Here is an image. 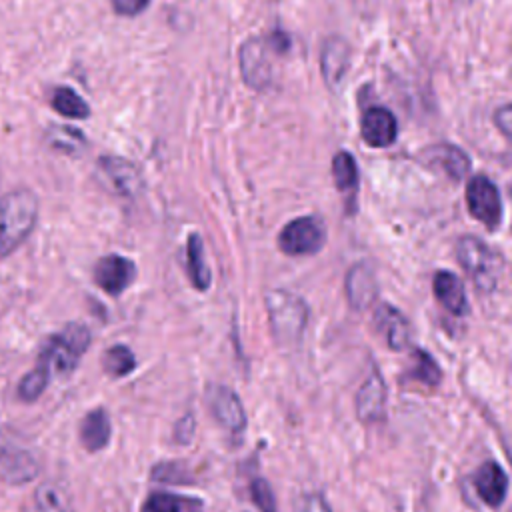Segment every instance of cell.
Segmentation results:
<instances>
[{"label":"cell","instance_id":"1","mask_svg":"<svg viewBox=\"0 0 512 512\" xmlns=\"http://www.w3.org/2000/svg\"><path fill=\"white\" fill-rule=\"evenodd\" d=\"M38 198L28 188L10 190L0 196V256L14 252L34 230Z\"/></svg>","mask_w":512,"mask_h":512},{"label":"cell","instance_id":"2","mask_svg":"<svg viewBox=\"0 0 512 512\" xmlns=\"http://www.w3.org/2000/svg\"><path fill=\"white\" fill-rule=\"evenodd\" d=\"M266 310L274 340L282 346L296 344L308 324V304L300 296L278 288L266 292Z\"/></svg>","mask_w":512,"mask_h":512},{"label":"cell","instance_id":"3","mask_svg":"<svg viewBox=\"0 0 512 512\" xmlns=\"http://www.w3.org/2000/svg\"><path fill=\"white\" fill-rule=\"evenodd\" d=\"M88 344L90 332L84 324H66L58 334L44 342L38 364L50 376H66L76 368Z\"/></svg>","mask_w":512,"mask_h":512},{"label":"cell","instance_id":"4","mask_svg":"<svg viewBox=\"0 0 512 512\" xmlns=\"http://www.w3.org/2000/svg\"><path fill=\"white\" fill-rule=\"evenodd\" d=\"M456 258L478 290L492 292L496 288L504 268V262L496 250H492L480 238L462 236L456 244Z\"/></svg>","mask_w":512,"mask_h":512},{"label":"cell","instance_id":"5","mask_svg":"<svg viewBox=\"0 0 512 512\" xmlns=\"http://www.w3.org/2000/svg\"><path fill=\"white\" fill-rule=\"evenodd\" d=\"M326 242V230L320 218L300 216L290 220L278 234V246L288 256H306L318 252Z\"/></svg>","mask_w":512,"mask_h":512},{"label":"cell","instance_id":"6","mask_svg":"<svg viewBox=\"0 0 512 512\" xmlns=\"http://www.w3.org/2000/svg\"><path fill=\"white\" fill-rule=\"evenodd\" d=\"M466 204H468L470 214L480 224H484L490 230L498 228V224L502 220V200H500V192H498L496 184L490 178L478 174L468 180Z\"/></svg>","mask_w":512,"mask_h":512},{"label":"cell","instance_id":"7","mask_svg":"<svg viewBox=\"0 0 512 512\" xmlns=\"http://www.w3.org/2000/svg\"><path fill=\"white\" fill-rule=\"evenodd\" d=\"M242 80L254 90H266L272 82V64L266 54V40L248 38L238 52Z\"/></svg>","mask_w":512,"mask_h":512},{"label":"cell","instance_id":"8","mask_svg":"<svg viewBox=\"0 0 512 512\" xmlns=\"http://www.w3.org/2000/svg\"><path fill=\"white\" fill-rule=\"evenodd\" d=\"M206 400L212 416L230 432H242L246 428V412L238 394L222 384H212L206 390Z\"/></svg>","mask_w":512,"mask_h":512},{"label":"cell","instance_id":"9","mask_svg":"<svg viewBox=\"0 0 512 512\" xmlns=\"http://www.w3.org/2000/svg\"><path fill=\"white\" fill-rule=\"evenodd\" d=\"M134 276H136L134 262L118 254H108L100 258L94 266V282L110 296L122 294L132 284Z\"/></svg>","mask_w":512,"mask_h":512},{"label":"cell","instance_id":"10","mask_svg":"<svg viewBox=\"0 0 512 512\" xmlns=\"http://www.w3.org/2000/svg\"><path fill=\"white\" fill-rule=\"evenodd\" d=\"M356 416L366 424L386 418V382L378 368L368 374L356 394Z\"/></svg>","mask_w":512,"mask_h":512},{"label":"cell","instance_id":"11","mask_svg":"<svg viewBox=\"0 0 512 512\" xmlns=\"http://www.w3.org/2000/svg\"><path fill=\"white\" fill-rule=\"evenodd\" d=\"M360 132L368 146L386 148L396 140L398 124H396L394 114L388 108L372 106L362 114Z\"/></svg>","mask_w":512,"mask_h":512},{"label":"cell","instance_id":"12","mask_svg":"<svg viewBox=\"0 0 512 512\" xmlns=\"http://www.w3.org/2000/svg\"><path fill=\"white\" fill-rule=\"evenodd\" d=\"M350 56L352 50L344 38L332 36L324 42L320 52V70L326 86H330L332 90H336L344 80L350 66Z\"/></svg>","mask_w":512,"mask_h":512},{"label":"cell","instance_id":"13","mask_svg":"<svg viewBox=\"0 0 512 512\" xmlns=\"http://www.w3.org/2000/svg\"><path fill=\"white\" fill-rule=\"evenodd\" d=\"M98 166L108 178V182L112 184L114 192L126 198H134L142 190V184H144L142 176L130 160L120 156H102L98 160Z\"/></svg>","mask_w":512,"mask_h":512},{"label":"cell","instance_id":"14","mask_svg":"<svg viewBox=\"0 0 512 512\" xmlns=\"http://www.w3.org/2000/svg\"><path fill=\"white\" fill-rule=\"evenodd\" d=\"M472 484L480 500L492 508H498L508 494V474L498 462H484L474 472Z\"/></svg>","mask_w":512,"mask_h":512},{"label":"cell","instance_id":"15","mask_svg":"<svg viewBox=\"0 0 512 512\" xmlns=\"http://www.w3.org/2000/svg\"><path fill=\"white\" fill-rule=\"evenodd\" d=\"M346 298L354 310H366L378 296V282L368 264H354L344 280Z\"/></svg>","mask_w":512,"mask_h":512},{"label":"cell","instance_id":"16","mask_svg":"<svg viewBox=\"0 0 512 512\" xmlns=\"http://www.w3.org/2000/svg\"><path fill=\"white\" fill-rule=\"evenodd\" d=\"M374 324L384 334L388 348L392 350H404L410 344V322L408 318L390 304H380L374 310Z\"/></svg>","mask_w":512,"mask_h":512},{"label":"cell","instance_id":"17","mask_svg":"<svg viewBox=\"0 0 512 512\" xmlns=\"http://www.w3.org/2000/svg\"><path fill=\"white\" fill-rule=\"evenodd\" d=\"M432 290L436 300L454 316H466L470 306L466 298L464 284L460 278L448 270H438L432 280Z\"/></svg>","mask_w":512,"mask_h":512},{"label":"cell","instance_id":"18","mask_svg":"<svg viewBox=\"0 0 512 512\" xmlns=\"http://www.w3.org/2000/svg\"><path fill=\"white\" fill-rule=\"evenodd\" d=\"M422 158H426L428 166L440 168L452 180H462L470 172V158L452 144H434L424 150Z\"/></svg>","mask_w":512,"mask_h":512},{"label":"cell","instance_id":"19","mask_svg":"<svg viewBox=\"0 0 512 512\" xmlns=\"http://www.w3.org/2000/svg\"><path fill=\"white\" fill-rule=\"evenodd\" d=\"M186 272L196 290H208L212 282L210 268L204 258V242L200 234H190L186 242Z\"/></svg>","mask_w":512,"mask_h":512},{"label":"cell","instance_id":"20","mask_svg":"<svg viewBox=\"0 0 512 512\" xmlns=\"http://www.w3.org/2000/svg\"><path fill=\"white\" fill-rule=\"evenodd\" d=\"M80 440L86 450H102L110 440V418L102 408H96L86 414L80 426Z\"/></svg>","mask_w":512,"mask_h":512},{"label":"cell","instance_id":"21","mask_svg":"<svg viewBox=\"0 0 512 512\" xmlns=\"http://www.w3.org/2000/svg\"><path fill=\"white\" fill-rule=\"evenodd\" d=\"M142 512H204V504L190 496L154 492L144 500Z\"/></svg>","mask_w":512,"mask_h":512},{"label":"cell","instance_id":"22","mask_svg":"<svg viewBox=\"0 0 512 512\" xmlns=\"http://www.w3.org/2000/svg\"><path fill=\"white\" fill-rule=\"evenodd\" d=\"M52 108L62 114L64 118H76V120H82V118H88L90 116V108L86 104V100L76 94L72 88L68 86H58L54 92H52Z\"/></svg>","mask_w":512,"mask_h":512},{"label":"cell","instance_id":"23","mask_svg":"<svg viewBox=\"0 0 512 512\" xmlns=\"http://www.w3.org/2000/svg\"><path fill=\"white\" fill-rule=\"evenodd\" d=\"M408 378L434 388L442 382V370H440L438 362L426 350L418 348V350H414V362L408 370Z\"/></svg>","mask_w":512,"mask_h":512},{"label":"cell","instance_id":"24","mask_svg":"<svg viewBox=\"0 0 512 512\" xmlns=\"http://www.w3.org/2000/svg\"><path fill=\"white\" fill-rule=\"evenodd\" d=\"M332 178H334L336 188L342 192L354 190L358 186V166L350 152L340 150L332 158Z\"/></svg>","mask_w":512,"mask_h":512},{"label":"cell","instance_id":"25","mask_svg":"<svg viewBox=\"0 0 512 512\" xmlns=\"http://www.w3.org/2000/svg\"><path fill=\"white\" fill-rule=\"evenodd\" d=\"M102 366H104L106 374H110L114 378H120V376H126L134 370L136 360H134V354L130 352V348H126L122 344H116V346H112L104 352Z\"/></svg>","mask_w":512,"mask_h":512},{"label":"cell","instance_id":"26","mask_svg":"<svg viewBox=\"0 0 512 512\" xmlns=\"http://www.w3.org/2000/svg\"><path fill=\"white\" fill-rule=\"evenodd\" d=\"M8 456H10V460L6 456L0 458L2 474L8 478V482H26L28 478H32L36 474L34 460L28 454L12 452Z\"/></svg>","mask_w":512,"mask_h":512},{"label":"cell","instance_id":"27","mask_svg":"<svg viewBox=\"0 0 512 512\" xmlns=\"http://www.w3.org/2000/svg\"><path fill=\"white\" fill-rule=\"evenodd\" d=\"M48 378H50V374H48L40 364H36V368L30 370V372L20 380V386H18L20 398H22V400H28V402L36 400V398L44 392V388H46V384H48Z\"/></svg>","mask_w":512,"mask_h":512},{"label":"cell","instance_id":"28","mask_svg":"<svg viewBox=\"0 0 512 512\" xmlns=\"http://www.w3.org/2000/svg\"><path fill=\"white\" fill-rule=\"evenodd\" d=\"M34 512H68L64 494L50 484L42 486L36 492V510Z\"/></svg>","mask_w":512,"mask_h":512},{"label":"cell","instance_id":"29","mask_svg":"<svg viewBox=\"0 0 512 512\" xmlns=\"http://www.w3.org/2000/svg\"><path fill=\"white\" fill-rule=\"evenodd\" d=\"M250 498L260 512H276L274 492L264 478H254L250 482Z\"/></svg>","mask_w":512,"mask_h":512},{"label":"cell","instance_id":"30","mask_svg":"<svg viewBox=\"0 0 512 512\" xmlns=\"http://www.w3.org/2000/svg\"><path fill=\"white\" fill-rule=\"evenodd\" d=\"M50 142L62 150H76L84 142V134L70 126H56L50 130Z\"/></svg>","mask_w":512,"mask_h":512},{"label":"cell","instance_id":"31","mask_svg":"<svg viewBox=\"0 0 512 512\" xmlns=\"http://www.w3.org/2000/svg\"><path fill=\"white\" fill-rule=\"evenodd\" d=\"M152 476H154L156 480H162V482H188V480H186V478H188L186 472H184L180 466H176L174 462L158 464V466L154 468Z\"/></svg>","mask_w":512,"mask_h":512},{"label":"cell","instance_id":"32","mask_svg":"<svg viewBox=\"0 0 512 512\" xmlns=\"http://www.w3.org/2000/svg\"><path fill=\"white\" fill-rule=\"evenodd\" d=\"M110 4L120 16H136L148 8L150 0H110Z\"/></svg>","mask_w":512,"mask_h":512},{"label":"cell","instance_id":"33","mask_svg":"<svg viewBox=\"0 0 512 512\" xmlns=\"http://www.w3.org/2000/svg\"><path fill=\"white\" fill-rule=\"evenodd\" d=\"M494 124H496V128L512 142V104L500 106V108L494 112Z\"/></svg>","mask_w":512,"mask_h":512},{"label":"cell","instance_id":"34","mask_svg":"<svg viewBox=\"0 0 512 512\" xmlns=\"http://www.w3.org/2000/svg\"><path fill=\"white\" fill-rule=\"evenodd\" d=\"M300 512H332V508L320 494H310V496H306Z\"/></svg>","mask_w":512,"mask_h":512},{"label":"cell","instance_id":"35","mask_svg":"<svg viewBox=\"0 0 512 512\" xmlns=\"http://www.w3.org/2000/svg\"><path fill=\"white\" fill-rule=\"evenodd\" d=\"M192 432H194V418L188 414L184 416L178 424H176V438L180 442H188L192 438Z\"/></svg>","mask_w":512,"mask_h":512}]
</instances>
